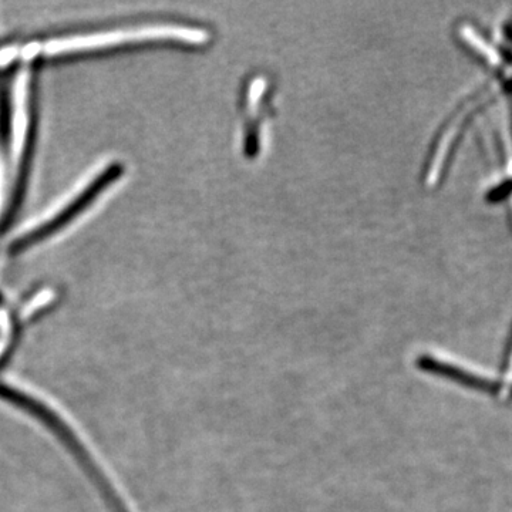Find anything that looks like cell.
Instances as JSON below:
<instances>
[{
  "mask_svg": "<svg viewBox=\"0 0 512 512\" xmlns=\"http://www.w3.org/2000/svg\"><path fill=\"white\" fill-rule=\"evenodd\" d=\"M146 40L204 43L208 40V33L201 29L180 28V26H151V28L114 30V32L96 33L92 36L50 40L43 46V50L47 55H62V53L83 52V50L101 49V47L123 45V43L146 42Z\"/></svg>",
  "mask_w": 512,
  "mask_h": 512,
  "instance_id": "6da1fadb",
  "label": "cell"
},
{
  "mask_svg": "<svg viewBox=\"0 0 512 512\" xmlns=\"http://www.w3.org/2000/svg\"><path fill=\"white\" fill-rule=\"evenodd\" d=\"M116 174V168H100L96 173L90 174L82 184L74 188L69 197L60 202L59 207L47 212L40 220L30 222L25 231H20L16 237V245L35 242L43 235L56 231L57 227H62L67 221L72 220L73 215L82 211L90 201H93L96 195L110 183L111 178L116 177Z\"/></svg>",
  "mask_w": 512,
  "mask_h": 512,
  "instance_id": "7a4b0ae2",
  "label": "cell"
},
{
  "mask_svg": "<svg viewBox=\"0 0 512 512\" xmlns=\"http://www.w3.org/2000/svg\"><path fill=\"white\" fill-rule=\"evenodd\" d=\"M505 384H512V349L510 353V359H508L507 375L504 377Z\"/></svg>",
  "mask_w": 512,
  "mask_h": 512,
  "instance_id": "3957f363",
  "label": "cell"
}]
</instances>
